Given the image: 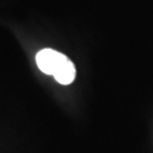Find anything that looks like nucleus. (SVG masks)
<instances>
[{"mask_svg": "<svg viewBox=\"0 0 153 153\" xmlns=\"http://www.w3.org/2000/svg\"><path fill=\"white\" fill-rule=\"evenodd\" d=\"M35 60L40 71L51 75L61 85H69L76 77V68L74 62L64 53L53 49L40 50Z\"/></svg>", "mask_w": 153, "mask_h": 153, "instance_id": "obj_1", "label": "nucleus"}]
</instances>
